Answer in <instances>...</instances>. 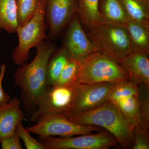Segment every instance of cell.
Instances as JSON below:
<instances>
[{"instance_id": "83f0119b", "label": "cell", "mask_w": 149, "mask_h": 149, "mask_svg": "<svg viewBox=\"0 0 149 149\" xmlns=\"http://www.w3.org/2000/svg\"><path fill=\"white\" fill-rule=\"evenodd\" d=\"M6 68V67L5 63H3L0 66V107L3 106L7 104L10 100V96L4 92L2 86Z\"/></svg>"}, {"instance_id": "9a60e30c", "label": "cell", "mask_w": 149, "mask_h": 149, "mask_svg": "<svg viewBox=\"0 0 149 149\" xmlns=\"http://www.w3.org/2000/svg\"><path fill=\"white\" fill-rule=\"evenodd\" d=\"M99 11L101 23L124 27L130 20L119 0H99Z\"/></svg>"}, {"instance_id": "4fadbf2b", "label": "cell", "mask_w": 149, "mask_h": 149, "mask_svg": "<svg viewBox=\"0 0 149 149\" xmlns=\"http://www.w3.org/2000/svg\"><path fill=\"white\" fill-rule=\"evenodd\" d=\"M20 104L21 101L15 97L0 107V139L14 133L17 124L26 120Z\"/></svg>"}, {"instance_id": "e0dca14e", "label": "cell", "mask_w": 149, "mask_h": 149, "mask_svg": "<svg viewBox=\"0 0 149 149\" xmlns=\"http://www.w3.org/2000/svg\"><path fill=\"white\" fill-rule=\"evenodd\" d=\"M70 59L63 47L53 53L48 61L46 72V80L48 86H53L60 74Z\"/></svg>"}, {"instance_id": "5b68a950", "label": "cell", "mask_w": 149, "mask_h": 149, "mask_svg": "<svg viewBox=\"0 0 149 149\" xmlns=\"http://www.w3.org/2000/svg\"><path fill=\"white\" fill-rule=\"evenodd\" d=\"M47 0H40L34 16L26 24L19 26L16 32L18 44L12 54L13 61L17 65L24 64L29 58V52L47 39L46 30L45 8Z\"/></svg>"}, {"instance_id": "2e32d148", "label": "cell", "mask_w": 149, "mask_h": 149, "mask_svg": "<svg viewBox=\"0 0 149 149\" xmlns=\"http://www.w3.org/2000/svg\"><path fill=\"white\" fill-rule=\"evenodd\" d=\"M77 14L82 25L90 29L101 23L99 0H77Z\"/></svg>"}, {"instance_id": "52a82bcc", "label": "cell", "mask_w": 149, "mask_h": 149, "mask_svg": "<svg viewBox=\"0 0 149 149\" xmlns=\"http://www.w3.org/2000/svg\"><path fill=\"white\" fill-rule=\"evenodd\" d=\"M39 141L47 149H108L118 143L108 131L76 137L39 136Z\"/></svg>"}, {"instance_id": "7a4b0ae2", "label": "cell", "mask_w": 149, "mask_h": 149, "mask_svg": "<svg viewBox=\"0 0 149 149\" xmlns=\"http://www.w3.org/2000/svg\"><path fill=\"white\" fill-rule=\"evenodd\" d=\"M68 119L80 125H95L105 128L123 148L132 149L133 129L116 105L109 100L89 111L72 116Z\"/></svg>"}, {"instance_id": "30bf717a", "label": "cell", "mask_w": 149, "mask_h": 149, "mask_svg": "<svg viewBox=\"0 0 149 149\" xmlns=\"http://www.w3.org/2000/svg\"><path fill=\"white\" fill-rule=\"evenodd\" d=\"M77 0H47L45 21L49 27V38L58 37L77 14Z\"/></svg>"}, {"instance_id": "3957f363", "label": "cell", "mask_w": 149, "mask_h": 149, "mask_svg": "<svg viewBox=\"0 0 149 149\" xmlns=\"http://www.w3.org/2000/svg\"><path fill=\"white\" fill-rule=\"evenodd\" d=\"M121 65L105 55L95 51L80 61L77 82L81 84L117 83L128 79Z\"/></svg>"}, {"instance_id": "484cf974", "label": "cell", "mask_w": 149, "mask_h": 149, "mask_svg": "<svg viewBox=\"0 0 149 149\" xmlns=\"http://www.w3.org/2000/svg\"><path fill=\"white\" fill-rule=\"evenodd\" d=\"M133 144L132 149H149L148 130L141 126H138L133 129Z\"/></svg>"}, {"instance_id": "d6986e66", "label": "cell", "mask_w": 149, "mask_h": 149, "mask_svg": "<svg viewBox=\"0 0 149 149\" xmlns=\"http://www.w3.org/2000/svg\"><path fill=\"white\" fill-rule=\"evenodd\" d=\"M114 104L132 129L136 126H142L137 95L131 96Z\"/></svg>"}, {"instance_id": "ffe728a7", "label": "cell", "mask_w": 149, "mask_h": 149, "mask_svg": "<svg viewBox=\"0 0 149 149\" xmlns=\"http://www.w3.org/2000/svg\"><path fill=\"white\" fill-rule=\"evenodd\" d=\"M130 20L149 22V0H119Z\"/></svg>"}, {"instance_id": "8992f818", "label": "cell", "mask_w": 149, "mask_h": 149, "mask_svg": "<svg viewBox=\"0 0 149 149\" xmlns=\"http://www.w3.org/2000/svg\"><path fill=\"white\" fill-rule=\"evenodd\" d=\"M77 82L65 85L50 86L39 102L29 119L36 123L42 118L60 116L69 118L71 116Z\"/></svg>"}, {"instance_id": "ac0fdd59", "label": "cell", "mask_w": 149, "mask_h": 149, "mask_svg": "<svg viewBox=\"0 0 149 149\" xmlns=\"http://www.w3.org/2000/svg\"><path fill=\"white\" fill-rule=\"evenodd\" d=\"M17 27L16 0H0V33H14Z\"/></svg>"}, {"instance_id": "cb8c5ba5", "label": "cell", "mask_w": 149, "mask_h": 149, "mask_svg": "<svg viewBox=\"0 0 149 149\" xmlns=\"http://www.w3.org/2000/svg\"><path fill=\"white\" fill-rule=\"evenodd\" d=\"M80 68V61L69 59L54 85H68L77 82Z\"/></svg>"}, {"instance_id": "5bb4252c", "label": "cell", "mask_w": 149, "mask_h": 149, "mask_svg": "<svg viewBox=\"0 0 149 149\" xmlns=\"http://www.w3.org/2000/svg\"><path fill=\"white\" fill-rule=\"evenodd\" d=\"M131 52L149 54V22L130 20L125 24Z\"/></svg>"}, {"instance_id": "d4e9b609", "label": "cell", "mask_w": 149, "mask_h": 149, "mask_svg": "<svg viewBox=\"0 0 149 149\" xmlns=\"http://www.w3.org/2000/svg\"><path fill=\"white\" fill-rule=\"evenodd\" d=\"M15 132L24 143L27 149H47L45 147L29 134L23 126L22 122L19 123L15 128Z\"/></svg>"}, {"instance_id": "9c48e42d", "label": "cell", "mask_w": 149, "mask_h": 149, "mask_svg": "<svg viewBox=\"0 0 149 149\" xmlns=\"http://www.w3.org/2000/svg\"><path fill=\"white\" fill-rule=\"evenodd\" d=\"M115 83L88 85L77 83L71 116L94 109L108 101Z\"/></svg>"}, {"instance_id": "277c9868", "label": "cell", "mask_w": 149, "mask_h": 149, "mask_svg": "<svg viewBox=\"0 0 149 149\" xmlns=\"http://www.w3.org/2000/svg\"><path fill=\"white\" fill-rule=\"evenodd\" d=\"M87 35L95 51L118 63L121 58L131 52L129 36L124 26L101 23L89 29Z\"/></svg>"}, {"instance_id": "7402d4cb", "label": "cell", "mask_w": 149, "mask_h": 149, "mask_svg": "<svg viewBox=\"0 0 149 149\" xmlns=\"http://www.w3.org/2000/svg\"><path fill=\"white\" fill-rule=\"evenodd\" d=\"M40 0H16L18 27L26 24L37 11Z\"/></svg>"}, {"instance_id": "ba28073f", "label": "cell", "mask_w": 149, "mask_h": 149, "mask_svg": "<svg viewBox=\"0 0 149 149\" xmlns=\"http://www.w3.org/2000/svg\"><path fill=\"white\" fill-rule=\"evenodd\" d=\"M25 128L30 133L43 137H69L90 134L102 130V128L95 125H80L65 118L53 116L42 118L35 125Z\"/></svg>"}, {"instance_id": "8fae6325", "label": "cell", "mask_w": 149, "mask_h": 149, "mask_svg": "<svg viewBox=\"0 0 149 149\" xmlns=\"http://www.w3.org/2000/svg\"><path fill=\"white\" fill-rule=\"evenodd\" d=\"M67 25L63 47L70 59L81 61L95 51V47L85 33L77 14L74 15Z\"/></svg>"}, {"instance_id": "4316f807", "label": "cell", "mask_w": 149, "mask_h": 149, "mask_svg": "<svg viewBox=\"0 0 149 149\" xmlns=\"http://www.w3.org/2000/svg\"><path fill=\"white\" fill-rule=\"evenodd\" d=\"M0 143L2 149H22L20 138L16 132L0 139Z\"/></svg>"}, {"instance_id": "603a6c76", "label": "cell", "mask_w": 149, "mask_h": 149, "mask_svg": "<svg viewBox=\"0 0 149 149\" xmlns=\"http://www.w3.org/2000/svg\"><path fill=\"white\" fill-rule=\"evenodd\" d=\"M142 127L149 128V86L144 84L138 85L137 95Z\"/></svg>"}, {"instance_id": "7c38bea8", "label": "cell", "mask_w": 149, "mask_h": 149, "mask_svg": "<svg viewBox=\"0 0 149 149\" xmlns=\"http://www.w3.org/2000/svg\"><path fill=\"white\" fill-rule=\"evenodd\" d=\"M148 55L131 52L119 61L128 78L136 84L149 86V60Z\"/></svg>"}, {"instance_id": "44dd1931", "label": "cell", "mask_w": 149, "mask_h": 149, "mask_svg": "<svg viewBox=\"0 0 149 149\" xmlns=\"http://www.w3.org/2000/svg\"><path fill=\"white\" fill-rule=\"evenodd\" d=\"M138 93V84L128 79L115 83L110 93L109 100L116 103L131 96L137 95Z\"/></svg>"}, {"instance_id": "6da1fadb", "label": "cell", "mask_w": 149, "mask_h": 149, "mask_svg": "<svg viewBox=\"0 0 149 149\" xmlns=\"http://www.w3.org/2000/svg\"><path fill=\"white\" fill-rule=\"evenodd\" d=\"M36 49L35 58L29 63L20 65L13 76L15 84L21 90L24 108L31 115L47 89V64L56 47L54 44L45 41Z\"/></svg>"}]
</instances>
